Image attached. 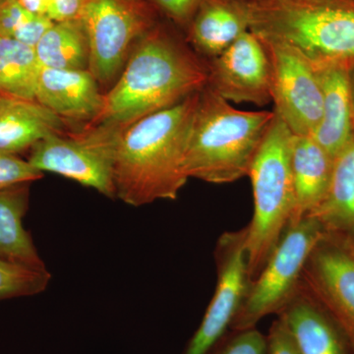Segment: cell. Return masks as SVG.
Here are the masks:
<instances>
[{
	"mask_svg": "<svg viewBox=\"0 0 354 354\" xmlns=\"http://www.w3.org/2000/svg\"><path fill=\"white\" fill-rule=\"evenodd\" d=\"M41 66L36 50L12 38L0 37V93L36 101Z\"/></svg>",
	"mask_w": 354,
	"mask_h": 354,
	"instance_id": "22",
	"label": "cell"
},
{
	"mask_svg": "<svg viewBox=\"0 0 354 354\" xmlns=\"http://www.w3.org/2000/svg\"><path fill=\"white\" fill-rule=\"evenodd\" d=\"M2 95L1 93H0V95Z\"/></svg>",
	"mask_w": 354,
	"mask_h": 354,
	"instance_id": "34",
	"label": "cell"
},
{
	"mask_svg": "<svg viewBox=\"0 0 354 354\" xmlns=\"http://www.w3.org/2000/svg\"><path fill=\"white\" fill-rule=\"evenodd\" d=\"M351 80H353V95H354V69L353 72H351Z\"/></svg>",
	"mask_w": 354,
	"mask_h": 354,
	"instance_id": "31",
	"label": "cell"
},
{
	"mask_svg": "<svg viewBox=\"0 0 354 354\" xmlns=\"http://www.w3.org/2000/svg\"><path fill=\"white\" fill-rule=\"evenodd\" d=\"M307 216L320 223L326 236L354 247V134L334 158L325 197Z\"/></svg>",
	"mask_w": 354,
	"mask_h": 354,
	"instance_id": "18",
	"label": "cell"
},
{
	"mask_svg": "<svg viewBox=\"0 0 354 354\" xmlns=\"http://www.w3.org/2000/svg\"><path fill=\"white\" fill-rule=\"evenodd\" d=\"M85 0H50L48 18L53 22L80 20Z\"/></svg>",
	"mask_w": 354,
	"mask_h": 354,
	"instance_id": "29",
	"label": "cell"
},
{
	"mask_svg": "<svg viewBox=\"0 0 354 354\" xmlns=\"http://www.w3.org/2000/svg\"><path fill=\"white\" fill-rule=\"evenodd\" d=\"M299 290L334 321L354 354V252L326 236L311 253Z\"/></svg>",
	"mask_w": 354,
	"mask_h": 354,
	"instance_id": "11",
	"label": "cell"
},
{
	"mask_svg": "<svg viewBox=\"0 0 354 354\" xmlns=\"http://www.w3.org/2000/svg\"><path fill=\"white\" fill-rule=\"evenodd\" d=\"M30 183L0 191V258L32 269H46L23 218L29 208Z\"/></svg>",
	"mask_w": 354,
	"mask_h": 354,
	"instance_id": "20",
	"label": "cell"
},
{
	"mask_svg": "<svg viewBox=\"0 0 354 354\" xmlns=\"http://www.w3.org/2000/svg\"><path fill=\"white\" fill-rule=\"evenodd\" d=\"M147 0H85L81 21L87 35L88 71L97 82H111L122 69L133 41L160 19Z\"/></svg>",
	"mask_w": 354,
	"mask_h": 354,
	"instance_id": "7",
	"label": "cell"
},
{
	"mask_svg": "<svg viewBox=\"0 0 354 354\" xmlns=\"http://www.w3.org/2000/svg\"><path fill=\"white\" fill-rule=\"evenodd\" d=\"M259 37V36H258ZM270 65L274 113L295 135H313L322 118L323 95L313 65L288 44L261 38Z\"/></svg>",
	"mask_w": 354,
	"mask_h": 354,
	"instance_id": "9",
	"label": "cell"
},
{
	"mask_svg": "<svg viewBox=\"0 0 354 354\" xmlns=\"http://www.w3.org/2000/svg\"><path fill=\"white\" fill-rule=\"evenodd\" d=\"M206 62L207 86L225 101L257 106L272 102L269 60L255 32H246L221 55Z\"/></svg>",
	"mask_w": 354,
	"mask_h": 354,
	"instance_id": "12",
	"label": "cell"
},
{
	"mask_svg": "<svg viewBox=\"0 0 354 354\" xmlns=\"http://www.w3.org/2000/svg\"><path fill=\"white\" fill-rule=\"evenodd\" d=\"M290 162L295 189L290 225H295L322 202L332 178L334 158L311 135L292 134Z\"/></svg>",
	"mask_w": 354,
	"mask_h": 354,
	"instance_id": "16",
	"label": "cell"
},
{
	"mask_svg": "<svg viewBox=\"0 0 354 354\" xmlns=\"http://www.w3.org/2000/svg\"><path fill=\"white\" fill-rule=\"evenodd\" d=\"M50 278L46 269H32L0 258V300L43 292Z\"/></svg>",
	"mask_w": 354,
	"mask_h": 354,
	"instance_id": "24",
	"label": "cell"
},
{
	"mask_svg": "<svg viewBox=\"0 0 354 354\" xmlns=\"http://www.w3.org/2000/svg\"><path fill=\"white\" fill-rule=\"evenodd\" d=\"M199 93L120 130L113 151L115 197L133 207L176 200Z\"/></svg>",
	"mask_w": 354,
	"mask_h": 354,
	"instance_id": "2",
	"label": "cell"
},
{
	"mask_svg": "<svg viewBox=\"0 0 354 354\" xmlns=\"http://www.w3.org/2000/svg\"><path fill=\"white\" fill-rule=\"evenodd\" d=\"M274 115V111H239L206 84L191 127L186 176L213 184L248 176Z\"/></svg>",
	"mask_w": 354,
	"mask_h": 354,
	"instance_id": "3",
	"label": "cell"
},
{
	"mask_svg": "<svg viewBox=\"0 0 354 354\" xmlns=\"http://www.w3.org/2000/svg\"><path fill=\"white\" fill-rule=\"evenodd\" d=\"M36 101L65 122L93 123L101 113L104 95L88 70L41 67Z\"/></svg>",
	"mask_w": 354,
	"mask_h": 354,
	"instance_id": "13",
	"label": "cell"
},
{
	"mask_svg": "<svg viewBox=\"0 0 354 354\" xmlns=\"http://www.w3.org/2000/svg\"><path fill=\"white\" fill-rule=\"evenodd\" d=\"M120 130L94 124L78 134H51L32 147L27 160L43 174H59L113 198V151Z\"/></svg>",
	"mask_w": 354,
	"mask_h": 354,
	"instance_id": "8",
	"label": "cell"
},
{
	"mask_svg": "<svg viewBox=\"0 0 354 354\" xmlns=\"http://www.w3.org/2000/svg\"><path fill=\"white\" fill-rule=\"evenodd\" d=\"M208 354H266V337L252 328L223 335Z\"/></svg>",
	"mask_w": 354,
	"mask_h": 354,
	"instance_id": "25",
	"label": "cell"
},
{
	"mask_svg": "<svg viewBox=\"0 0 354 354\" xmlns=\"http://www.w3.org/2000/svg\"><path fill=\"white\" fill-rule=\"evenodd\" d=\"M325 237L322 225L310 216L288 225L259 276L249 286L230 329H252L266 316L281 313L297 297L305 264Z\"/></svg>",
	"mask_w": 354,
	"mask_h": 354,
	"instance_id": "6",
	"label": "cell"
},
{
	"mask_svg": "<svg viewBox=\"0 0 354 354\" xmlns=\"http://www.w3.org/2000/svg\"><path fill=\"white\" fill-rule=\"evenodd\" d=\"M281 316L301 354H351L334 321L301 290Z\"/></svg>",
	"mask_w": 354,
	"mask_h": 354,
	"instance_id": "19",
	"label": "cell"
},
{
	"mask_svg": "<svg viewBox=\"0 0 354 354\" xmlns=\"http://www.w3.org/2000/svg\"><path fill=\"white\" fill-rule=\"evenodd\" d=\"M65 121L37 101L0 95V153L31 150L51 134L64 132Z\"/></svg>",
	"mask_w": 354,
	"mask_h": 354,
	"instance_id": "17",
	"label": "cell"
},
{
	"mask_svg": "<svg viewBox=\"0 0 354 354\" xmlns=\"http://www.w3.org/2000/svg\"><path fill=\"white\" fill-rule=\"evenodd\" d=\"M134 1H142V0H134Z\"/></svg>",
	"mask_w": 354,
	"mask_h": 354,
	"instance_id": "33",
	"label": "cell"
},
{
	"mask_svg": "<svg viewBox=\"0 0 354 354\" xmlns=\"http://www.w3.org/2000/svg\"><path fill=\"white\" fill-rule=\"evenodd\" d=\"M291 138L292 133L274 113L249 171L254 196V215L247 225L246 241L250 283L278 245L295 209Z\"/></svg>",
	"mask_w": 354,
	"mask_h": 354,
	"instance_id": "5",
	"label": "cell"
},
{
	"mask_svg": "<svg viewBox=\"0 0 354 354\" xmlns=\"http://www.w3.org/2000/svg\"><path fill=\"white\" fill-rule=\"evenodd\" d=\"M43 172L35 169L28 160L15 155L0 153V191L39 180Z\"/></svg>",
	"mask_w": 354,
	"mask_h": 354,
	"instance_id": "26",
	"label": "cell"
},
{
	"mask_svg": "<svg viewBox=\"0 0 354 354\" xmlns=\"http://www.w3.org/2000/svg\"><path fill=\"white\" fill-rule=\"evenodd\" d=\"M178 31L160 18L135 43L120 80L104 95V106L94 124L123 129L176 106L206 86V60Z\"/></svg>",
	"mask_w": 354,
	"mask_h": 354,
	"instance_id": "1",
	"label": "cell"
},
{
	"mask_svg": "<svg viewBox=\"0 0 354 354\" xmlns=\"http://www.w3.org/2000/svg\"><path fill=\"white\" fill-rule=\"evenodd\" d=\"M251 0H201L185 34L192 50L209 60L250 31Z\"/></svg>",
	"mask_w": 354,
	"mask_h": 354,
	"instance_id": "14",
	"label": "cell"
},
{
	"mask_svg": "<svg viewBox=\"0 0 354 354\" xmlns=\"http://www.w3.org/2000/svg\"><path fill=\"white\" fill-rule=\"evenodd\" d=\"M250 31L288 44L314 67L354 69V0H251Z\"/></svg>",
	"mask_w": 354,
	"mask_h": 354,
	"instance_id": "4",
	"label": "cell"
},
{
	"mask_svg": "<svg viewBox=\"0 0 354 354\" xmlns=\"http://www.w3.org/2000/svg\"><path fill=\"white\" fill-rule=\"evenodd\" d=\"M160 17L169 21L184 35L192 22L201 0H147Z\"/></svg>",
	"mask_w": 354,
	"mask_h": 354,
	"instance_id": "27",
	"label": "cell"
},
{
	"mask_svg": "<svg viewBox=\"0 0 354 354\" xmlns=\"http://www.w3.org/2000/svg\"><path fill=\"white\" fill-rule=\"evenodd\" d=\"M323 95L322 118L312 137L334 158L354 134L351 72L342 66L314 67Z\"/></svg>",
	"mask_w": 354,
	"mask_h": 354,
	"instance_id": "15",
	"label": "cell"
},
{
	"mask_svg": "<svg viewBox=\"0 0 354 354\" xmlns=\"http://www.w3.org/2000/svg\"><path fill=\"white\" fill-rule=\"evenodd\" d=\"M349 248H351V250H353V252H354V247H349Z\"/></svg>",
	"mask_w": 354,
	"mask_h": 354,
	"instance_id": "32",
	"label": "cell"
},
{
	"mask_svg": "<svg viewBox=\"0 0 354 354\" xmlns=\"http://www.w3.org/2000/svg\"><path fill=\"white\" fill-rule=\"evenodd\" d=\"M17 1L29 12L48 17L50 0H17Z\"/></svg>",
	"mask_w": 354,
	"mask_h": 354,
	"instance_id": "30",
	"label": "cell"
},
{
	"mask_svg": "<svg viewBox=\"0 0 354 354\" xmlns=\"http://www.w3.org/2000/svg\"><path fill=\"white\" fill-rule=\"evenodd\" d=\"M50 26L48 18L29 12L17 0H0V37L36 46Z\"/></svg>",
	"mask_w": 354,
	"mask_h": 354,
	"instance_id": "23",
	"label": "cell"
},
{
	"mask_svg": "<svg viewBox=\"0 0 354 354\" xmlns=\"http://www.w3.org/2000/svg\"><path fill=\"white\" fill-rule=\"evenodd\" d=\"M248 227L221 235L215 250L218 281L199 328L184 354H208L227 334L250 286L246 241Z\"/></svg>",
	"mask_w": 354,
	"mask_h": 354,
	"instance_id": "10",
	"label": "cell"
},
{
	"mask_svg": "<svg viewBox=\"0 0 354 354\" xmlns=\"http://www.w3.org/2000/svg\"><path fill=\"white\" fill-rule=\"evenodd\" d=\"M35 50L44 68L88 70L90 50L81 20L53 22Z\"/></svg>",
	"mask_w": 354,
	"mask_h": 354,
	"instance_id": "21",
	"label": "cell"
},
{
	"mask_svg": "<svg viewBox=\"0 0 354 354\" xmlns=\"http://www.w3.org/2000/svg\"><path fill=\"white\" fill-rule=\"evenodd\" d=\"M266 354H301L281 316L272 322L266 337Z\"/></svg>",
	"mask_w": 354,
	"mask_h": 354,
	"instance_id": "28",
	"label": "cell"
}]
</instances>
